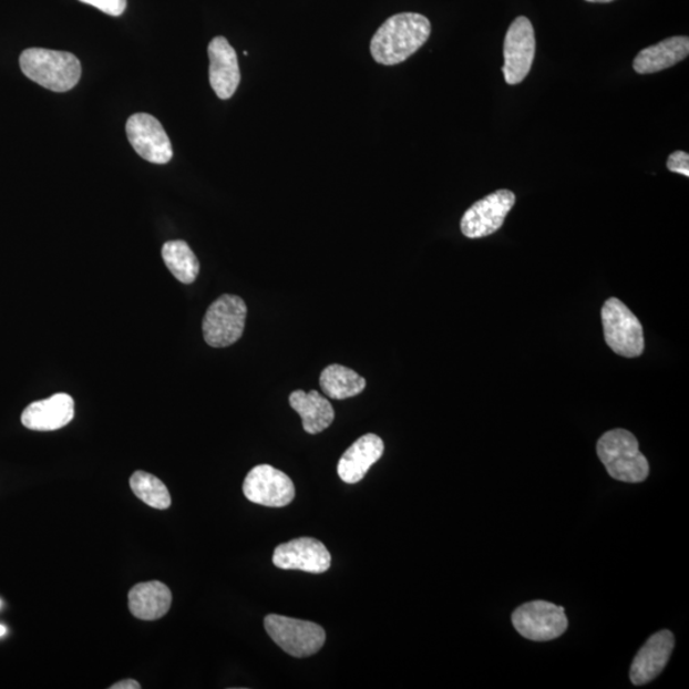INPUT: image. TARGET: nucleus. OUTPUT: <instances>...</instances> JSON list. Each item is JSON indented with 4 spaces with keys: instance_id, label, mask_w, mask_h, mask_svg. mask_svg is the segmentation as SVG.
Segmentation results:
<instances>
[{
    "instance_id": "obj_1",
    "label": "nucleus",
    "mask_w": 689,
    "mask_h": 689,
    "mask_svg": "<svg viewBox=\"0 0 689 689\" xmlns=\"http://www.w3.org/2000/svg\"><path fill=\"white\" fill-rule=\"evenodd\" d=\"M432 27L425 16L399 13L374 33L371 53L377 63L397 65L415 54L430 39Z\"/></svg>"
},
{
    "instance_id": "obj_2",
    "label": "nucleus",
    "mask_w": 689,
    "mask_h": 689,
    "mask_svg": "<svg viewBox=\"0 0 689 689\" xmlns=\"http://www.w3.org/2000/svg\"><path fill=\"white\" fill-rule=\"evenodd\" d=\"M21 70L28 79L54 92L72 90L81 79V63L72 53L41 48L24 50Z\"/></svg>"
},
{
    "instance_id": "obj_3",
    "label": "nucleus",
    "mask_w": 689,
    "mask_h": 689,
    "mask_svg": "<svg viewBox=\"0 0 689 689\" xmlns=\"http://www.w3.org/2000/svg\"><path fill=\"white\" fill-rule=\"evenodd\" d=\"M596 451L609 475L618 482L642 483L649 476V462L631 432L613 430L603 434Z\"/></svg>"
},
{
    "instance_id": "obj_4",
    "label": "nucleus",
    "mask_w": 689,
    "mask_h": 689,
    "mask_svg": "<svg viewBox=\"0 0 689 689\" xmlns=\"http://www.w3.org/2000/svg\"><path fill=\"white\" fill-rule=\"evenodd\" d=\"M604 338L616 354L638 358L645 350L644 329L624 301L610 298L601 309Z\"/></svg>"
},
{
    "instance_id": "obj_5",
    "label": "nucleus",
    "mask_w": 689,
    "mask_h": 689,
    "mask_svg": "<svg viewBox=\"0 0 689 689\" xmlns=\"http://www.w3.org/2000/svg\"><path fill=\"white\" fill-rule=\"evenodd\" d=\"M247 305L240 297L225 294L208 307L202 323L205 341L213 348H226L245 332Z\"/></svg>"
},
{
    "instance_id": "obj_6",
    "label": "nucleus",
    "mask_w": 689,
    "mask_h": 689,
    "mask_svg": "<svg viewBox=\"0 0 689 689\" xmlns=\"http://www.w3.org/2000/svg\"><path fill=\"white\" fill-rule=\"evenodd\" d=\"M265 628L274 642L294 658L312 657L326 641L325 629L313 621L270 615L265 618Z\"/></svg>"
},
{
    "instance_id": "obj_7",
    "label": "nucleus",
    "mask_w": 689,
    "mask_h": 689,
    "mask_svg": "<svg viewBox=\"0 0 689 689\" xmlns=\"http://www.w3.org/2000/svg\"><path fill=\"white\" fill-rule=\"evenodd\" d=\"M512 624L521 636L536 642L556 640L568 628L565 608L544 600L521 605L512 615Z\"/></svg>"
},
{
    "instance_id": "obj_8",
    "label": "nucleus",
    "mask_w": 689,
    "mask_h": 689,
    "mask_svg": "<svg viewBox=\"0 0 689 689\" xmlns=\"http://www.w3.org/2000/svg\"><path fill=\"white\" fill-rule=\"evenodd\" d=\"M535 49V32L531 20L524 16L517 17L504 39L502 71L508 85H518L527 78L534 63Z\"/></svg>"
},
{
    "instance_id": "obj_9",
    "label": "nucleus",
    "mask_w": 689,
    "mask_h": 689,
    "mask_svg": "<svg viewBox=\"0 0 689 689\" xmlns=\"http://www.w3.org/2000/svg\"><path fill=\"white\" fill-rule=\"evenodd\" d=\"M516 204L514 192L500 189L467 209L461 218V232L469 239H481L497 233Z\"/></svg>"
},
{
    "instance_id": "obj_10",
    "label": "nucleus",
    "mask_w": 689,
    "mask_h": 689,
    "mask_svg": "<svg viewBox=\"0 0 689 689\" xmlns=\"http://www.w3.org/2000/svg\"><path fill=\"white\" fill-rule=\"evenodd\" d=\"M243 492L248 501L265 507H285L296 498L291 479L271 465H258L250 470Z\"/></svg>"
},
{
    "instance_id": "obj_11",
    "label": "nucleus",
    "mask_w": 689,
    "mask_h": 689,
    "mask_svg": "<svg viewBox=\"0 0 689 689\" xmlns=\"http://www.w3.org/2000/svg\"><path fill=\"white\" fill-rule=\"evenodd\" d=\"M130 144L146 162L164 165L173 157V147L162 123L145 113L133 114L127 122Z\"/></svg>"
},
{
    "instance_id": "obj_12",
    "label": "nucleus",
    "mask_w": 689,
    "mask_h": 689,
    "mask_svg": "<svg viewBox=\"0 0 689 689\" xmlns=\"http://www.w3.org/2000/svg\"><path fill=\"white\" fill-rule=\"evenodd\" d=\"M272 561L277 568L298 569L308 574H323L331 567L330 552L313 537H299L277 546Z\"/></svg>"
},
{
    "instance_id": "obj_13",
    "label": "nucleus",
    "mask_w": 689,
    "mask_h": 689,
    "mask_svg": "<svg viewBox=\"0 0 689 689\" xmlns=\"http://www.w3.org/2000/svg\"><path fill=\"white\" fill-rule=\"evenodd\" d=\"M209 83L217 97H233L240 83L237 53L224 37L215 38L208 45Z\"/></svg>"
},
{
    "instance_id": "obj_14",
    "label": "nucleus",
    "mask_w": 689,
    "mask_h": 689,
    "mask_svg": "<svg viewBox=\"0 0 689 689\" xmlns=\"http://www.w3.org/2000/svg\"><path fill=\"white\" fill-rule=\"evenodd\" d=\"M675 650V636L668 629L654 634L637 652L629 678L635 686H644L657 678Z\"/></svg>"
},
{
    "instance_id": "obj_15",
    "label": "nucleus",
    "mask_w": 689,
    "mask_h": 689,
    "mask_svg": "<svg viewBox=\"0 0 689 689\" xmlns=\"http://www.w3.org/2000/svg\"><path fill=\"white\" fill-rule=\"evenodd\" d=\"M74 417V401L66 393L30 403L23 410L21 422L30 431L52 432L70 424Z\"/></svg>"
},
{
    "instance_id": "obj_16",
    "label": "nucleus",
    "mask_w": 689,
    "mask_h": 689,
    "mask_svg": "<svg viewBox=\"0 0 689 689\" xmlns=\"http://www.w3.org/2000/svg\"><path fill=\"white\" fill-rule=\"evenodd\" d=\"M384 443L380 436L369 433L351 445L339 461L338 473L341 481L356 484L363 479L383 455Z\"/></svg>"
},
{
    "instance_id": "obj_17",
    "label": "nucleus",
    "mask_w": 689,
    "mask_h": 689,
    "mask_svg": "<svg viewBox=\"0 0 689 689\" xmlns=\"http://www.w3.org/2000/svg\"><path fill=\"white\" fill-rule=\"evenodd\" d=\"M688 54L687 37L669 38L638 53L634 61V70L640 74L658 73L685 61Z\"/></svg>"
},
{
    "instance_id": "obj_18",
    "label": "nucleus",
    "mask_w": 689,
    "mask_h": 689,
    "mask_svg": "<svg viewBox=\"0 0 689 689\" xmlns=\"http://www.w3.org/2000/svg\"><path fill=\"white\" fill-rule=\"evenodd\" d=\"M172 601L169 587L160 582L138 584L128 594L130 610L142 620L163 618L169 611Z\"/></svg>"
},
{
    "instance_id": "obj_19",
    "label": "nucleus",
    "mask_w": 689,
    "mask_h": 689,
    "mask_svg": "<svg viewBox=\"0 0 689 689\" xmlns=\"http://www.w3.org/2000/svg\"><path fill=\"white\" fill-rule=\"evenodd\" d=\"M290 405L301 418L302 428L309 434H318L327 430L335 419L331 402L317 391H294Z\"/></svg>"
},
{
    "instance_id": "obj_20",
    "label": "nucleus",
    "mask_w": 689,
    "mask_h": 689,
    "mask_svg": "<svg viewBox=\"0 0 689 689\" xmlns=\"http://www.w3.org/2000/svg\"><path fill=\"white\" fill-rule=\"evenodd\" d=\"M319 384L326 397L335 400H344L357 397L364 391L367 382L352 369L332 364L323 369Z\"/></svg>"
},
{
    "instance_id": "obj_21",
    "label": "nucleus",
    "mask_w": 689,
    "mask_h": 689,
    "mask_svg": "<svg viewBox=\"0 0 689 689\" xmlns=\"http://www.w3.org/2000/svg\"><path fill=\"white\" fill-rule=\"evenodd\" d=\"M162 256L175 279L182 284L195 282L199 274V260L184 240L166 241Z\"/></svg>"
},
{
    "instance_id": "obj_22",
    "label": "nucleus",
    "mask_w": 689,
    "mask_h": 689,
    "mask_svg": "<svg viewBox=\"0 0 689 689\" xmlns=\"http://www.w3.org/2000/svg\"><path fill=\"white\" fill-rule=\"evenodd\" d=\"M131 489L136 497L156 510L172 506L169 490L158 477L145 472H136L131 476Z\"/></svg>"
},
{
    "instance_id": "obj_23",
    "label": "nucleus",
    "mask_w": 689,
    "mask_h": 689,
    "mask_svg": "<svg viewBox=\"0 0 689 689\" xmlns=\"http://www.w3.org/2000/svg\"><path fill=\"white\" fill-rule=\"evenodd\" d=\"M80 2L97 8L101 12L117 17L127 8V0H80Z\"/></svg>"
},
{
    "instance_id": "obj_24",
    "label": "nucleus",
    "mask_w": 689,
    "mask_h": 689,
    "mask_svg": "<svg viewBox=\"0 0 689 689\" xmlns=\"http://www.w3.org/2000/svg\"><path fill=\"white\" fill-rule=\"evenodd\" d=\"M668 169L671 173L682 174L689 176V155L685 151H676L668 158Z\"/></svg>"
},
{
    "instance_id": "obj_25",
    "label": "nucleus",
    "mask_w": 689,
    "mask_h": 689,
    "mask_svg": "<svg viewBox=\"0 0 689 689\" xmlns=\"http://www.w3.org/2000/svg\"><path fill=\"white\" fill-rule=\"evenodd\" d=\"M111 689H141V685L137 682V680L125 679L121 680V682L113 685Z\"/></svg>"
},
{
    "instance_id": "obj_26",
    "label": "nucleus",
    "mask_w": 689,
    "mask_h": 689,
    "mask_svg": "<svg viewBox=\"0 0 689 689\" xmlns=\"http://www.w3.org/2000/svg\"><path fill=\"white\" fill-rule=\"evenodd\" d=\"M585 2H589V3H611V2H615V0H585Z\"/></svg>"
},
{
    "instance_id": "obj_27",
    "label": "nucleus",
    "mask_w": 689,
    "mask_h": 689,
    "mask_svg": "<svg viewBox=\"0 0 689 689\" xmlns=\"http://www.w3.org/2000/svg\"><path fill=\"white\" fill-rule=\"evenodd\" d=\"M6 634H7V628L0 625V637L4 636Z\"/></svg>"
},
{
    "instance_id": "obj_28",
    "label": "nucleus",
    "mask_w": 689,
    "mask_h": 689,
    "mask_svg": "<svg viewBox=\"0 0 689 689\" xmlns=\"http://www.w3.org/2000/svg\"><path fill=\"white\" fill-rule=\"evenodd\" d=\"M0 605H2V603H0Z\"/></svg>"
}]
</instances>
